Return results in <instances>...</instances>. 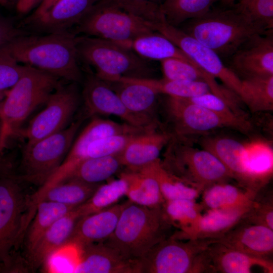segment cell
<instances>
[{"instance_id": "4fadbf2b", "label": "cell", "mask_w": 273, "mask_h": 273, "mask_svg": "<svg viewBox=\"0 0 273 273\" xmlns=\"http://www.w3.org/2000/svg\"><path fill=\"white\" fill-rule=\"evenodd\" d=\"M81 97L86 117L113 115L124 123L144 130L157 129L158 124L130 111L109 84L95 75H89L84 80Z\"/></svg>"}, {"instance_id": "30bf717a", "label": "cell", "mask_w": 273, "mask_h": 273, "mask_svg": "<svg viewBox=\"0 0 273 273\" xmlns=\"http://www.w3.org/2000/svg\"><path fill=\"white\" fill-rule=\"evenodd\" d=\"M17 176L0 175V272H6L24 234L27 198L23 195Z\"/></svg>"}, {"instance_id": "44dd1931", "label": "cell", "mask_w": 273, "mask_h": 273, "mask_svg": "<svg viewBox=\"0 0 273 273\" xmlns=\"http://www.w3.org/2000/svg\"><path fill=\"white\" fill-rule=\"evenodd\" d=\"M242 163L247 190L254 196L270 180L273 172V149L267 141L255 139L244 143Z\"/></svg>"}, {"instance_id": "8d00e7d4", "label": "cell", "mask_w": 273, "mask_h": 273, "mask_svg": "<svg viewBox=\"0 0 273 273\" xmlns=\"http://www.w3.org/2000/svg\"><path fill=\"white\" fill-rule=\"evenodd\" d=\"M218 0H165L159 6L164 21L178 27L185 22L202 17Z\"/></svg>"}, {"instance_id": "7dc6e473", "label": "cell", "mask_w": 273, "mask_h": 273, "mask_svg": "<svg viewBox=\"0 0 273 273\" xmlns=\"http://www.w3.org/2000/svg\"><path fill=\"white\" fill-rule=\"evenodd\" d=\"M7 137L5 134L4 124L0 120V149H3Z\"/></svg>"}, {"instance_id": "f5cc1de1", "label": "cell", "mask_w": 273, "mask_h": 273, "mask_svg": "<svg viewBox=\"0 0 273 273\" xmlns=\"http://www.w3.org/2000/svg\"><path fill=\"white\" fill-rule=\"evenodd\" d=\"M1 151H0V153H1Z\"/></svg>"}, {"instance_id": "4316f807", "label": "cell", "mask_w": 273, "mask_h": 273, "mask_svg": "<svg viewBox=\"0 0 273 273\" xmlns=\"http://www.w3.org/2000/svg\"><path fill=\"white\" fill-rule=\"evenodd\" d=\"M200 204L205 210L236 207H249L255 196L241 187L228 181L214 184L202 192Z\"/></svg>"}, {"instance_id": "f1b7e54d", "label": "cell", "mask_w": 273, "mask_h": 273, "mask_svg": "<svg viewBox=\"0 0 273 273\" xmlns=\"http://www.w3.org/2000/svg\"><path fill=\"white\" fill-rule=\"evenodd\" d=\"M128 47L147 61L175 58L194 63L171 40L156 31L134 39Z\"/></svg>"}, {"instance_id": "8992f818", "label": "cell", "mask_w": 273, "mask_h": 273, "mask_svg": "<svg viewBox=\"0 0 273 273\" xmlns=\"http://www.w3.org/2000/svg\"><path fill=\"white\" fill-rule=\"evenodd\" d=\"M161 163L170 173L203 191L216 183L233 179L227 168L212 153L194 148L186 138L172 136Z\"/></svg>"}, {"instance_id": "ee69618b", "label": "cell", "mask_w": 273, "mask_h": 273, "mask_svg": "<svg viewBox=\"0 0 273 273\" xmlns=\"http://www.w3.org/2000/svg\"><path fill=\"white\" fill-rule=\"evenodd\" d=\"M22 33L9 19L0 15V49L22 35Z\"/></svg>"}, {"instance_id": "836d02e7", "label": "cell", "mask_w": 273, "mask_h": 273, "mask_svg": "<svg viewBox=\"0 0 273 273\" xmlns=\"http://www.w3.org/2000/svg\"><path fill=\"white\" fill-rule=\"evenodd\" d=\"M101 184H88L68 178L48 190L39 202L52 201L75 208L86 202Z\"/></svg>"}, {"instance_id": "9c48e42d", "label": "cell", "mask_w": 273, "mask_h": 273, "mask_svg": "<svg viewBox=\"0 0 273 273\" xmlns=\"http://www.w3.org/2000/svg\"><path fill=\"white\" fill-rule=\"evenodd\" d=\"M215 241L180 240L171 235L138 260L139 273H200L201 254Z\"/></svg>"}, {"instance_id": "7c38bea8", "label": "cell", "mask_w": 273, "mask_h": 273, "mask_svg": "<svg viewBox=\"0 0 273 273\" xmlns=\"http://www.w3.org/2000/svg\"><path fill=\"white\" fill-rule=\"evenodd\" d=\"M154 27L155 31L171 40L197 65L219 79L225 86L239 96L241 79L223 63L216 53L179 28L171 26L165 21L155 24Z\"/></svg>"}, {"instance_id": "ffe728a7", "label": "cell", "mask_w": 273, "mask_h": 273, "mask_svg": "<svg viewBox=\"0 0 273 273\" xmlns=\"http://www.w3.org/2000/svg\"><path fill=\"white\" fill-rule=\"evenodd\" d=\"M250 207L206 210L187 231H175L171 236L180 240H216L242 221Z\"/></svg>"}, {"instance_id": "83f0119b", "label": "cell", "mask_w": 273, "mask_h": 273, "mask_svg": "<svg viewBox=\"0 0 273 273\" xmlns=\"http://www.w3.org/2000/svg\"><path fill=\"white\" fill-rule=\"evenodd\" d=\"M119 176L126 181L125 196L129 201L149 207H159L164 203L159 184L153 176L141 171L125 169Z\"/></svg>"}, {"instance_id": "e575fe53", "label": "cell", "mask_w": 273, "mask_h": 273, "mask_svg": "<svg viewBox=\"0 0 273 273\" xmlns=\"http://www.w3.org/2000/svg\"><path fill=\"white\" fill-rule=\"evenodd\" d=\"M139 134H116L98 139L85 134L78 140L77 149L83 161L90 158L115 155L120 153L131 139Z\"/></svg>"}, {"instance_id": "816d5d0a", "label": "cell", "mask_w": 273, "mask_h": 273, "mask_svg": "<svg viewBox=\"0 0 273 273\" xmlns=\"http://www.w3.org/2000/svg\"><path fill=\"white\" fill-rule=\"evenodd\" d=\"M223 3L225 5H232L233 4L236 0H221Z\"/></svg>"}, {"instance_id": "74e56055", "label": "cell", "mask_w": 273, "mask_h": 273, "mask_svg": "<svg viewBox=\"0 0 273 273\" xmlns=\"http://www.w3.org/2000/svg\"><path fill=\"white\" fill-rule=\"evenodd\" d=\"M127 185L121 177L101 184L92 196L84 203L74 208L80 218L109 207L123 196H125Z\"/></svg>"}, {"instance_id": "7bdbcfd3", "label": "cell", "mask_w": 273, "mask_h": 273, "mask_svg": "<svg viewBox=\"0 0 273 273\" xmlns=\"http://www.w3.org/2000/svg\"><path fill=\"white\" fill-rule=\"evenodd\" d=\"M25 67L14 58L8 45L0 49V91L11 89L21 77Z\"/></svg>"}, {"instance_id": "ab89813d", "label": "cell", "mask_w": 273, "mask_h": 273, "mask_svg": "<svg viewBox=\"0 0 273 273\" xmlns=\"http://www.w3.org/2000/svg\"><path fill=\"white\" fill-rule=\"evenodd\" d=\"M202 106L228 121L233 128L243 133H248L252 125L247 118L237 113L226 102L212 93L186 99Z\"/></svg>"}, {"instance_id": "7402d4cb", "label": "cell", "mask_w": 273, "mask_h": 273, "mask_svg": "<svg viewBox=\"0 0 273 273\" xmlns=\"http://www.w3.org/2000/svg\"><path fill=\"white\" fill-rule=\"evenodd\" d=\"M100 0H59L38 18L29 21L47 33L68 32Z\"/></svg>"}, {"instance_id": "d590c367", "label": "cell", "mask_w": 273, "mask_h": 273, "mask_svg": "<svg viewBox=\"0 0 273 273\" xmlns=\"http://www.w3.org/2000/svg\"><path fill=\"white\" fill-rule=\"evenodd\" d=\"M129 78L150 87L159 95L163 94L172 98L190 99L211 93L208 84L202 81L157 79L154 78Z\"/></svg>"}, {"instance_id": "681fc988", "label": "cell", "mask_w": 273, "mask_h": 273, "mask_svg": "<svg viewBox=\"0 0 273 273\" xmlns=\"http://www.w3.org/2000/svg\"><path fill=\"white\" fill-rule=\"evenodd\" d=\"M7 92L8 91H7V92L0 91V104L3 101V100L5 98V96H6Z\"/></svg>"}, {"instance_id": "3957f363", "label": "cell", "mask_w": 273, "mask_h": 273, "mask_svg": "<svg viewBox=\"0 0 273 273\" xmlns=\"http://www.w3.org/2000/svg\"><path fill=\"white\" fill-rule=\"evenodd\" d=\"M180 28L221 56H232L245 42L272 31L254 23L236 8L210 11Z\"/></svg>"}, {"instance_id": "7a4b0ae2", "label": "cell", "mask_w": 273, "mask_h": 273, "mask_svg": "<svg viewBox=\"0 0 273 273\" xmlns=\"http://www.w3.org/2000/svg\"><path fill=\"white\" fill-rule=\"evenodd\" d=\"M162 205L149 207L126 201L113 233L103 242L129 259H139L172 235L173 226Z\"/></svg>"}, {"instance_id": "d6a6232c", "label": "cell", "mask_w": 273, "mask_h": 273, "mask_svg": "<svg viewBox=\"0 0 273 273\" xmlns=\"http://www.w3.org/2000/svg\"><path fill=\"white\" fill-rule=\"evenodd\" d=\"M239 97L253 113L273 110V76L241 79Z\"/></svg>"}, {"instance_id": "603a6c76", "label": "cell", "mask_w": 273, "mask_h": 273, "mask_svg": "<svg viewBox=\"0 0 273 273\" xmlns=\"http://www.w3.org/2000/svg\"><path fill=\"white\" fill-rule=\"evenodd\" d=\"M79 218L74 208L55 221L26 254L25 262L28 267L33 270L39 268L59 249L65 247Z\"/></svg>"}, {"instance_id": "484cf974", "label": "cell", "mask_w": 273, "mask_h": 273, "mask_svg": "<svg viewBox=\"0 0 273 273\" xmlns=\"http://www.w3.org/2000/svg\"><path fill=\"white\" fill-rule=\"evenodd\" d=\"M244 143L228 137H206L200 141L202 148L214 155L224 165L238 185L247 191L242 163Z\"/></svg>"}, {"instance_id": "2e32d148", "label": "cell", "mask_w": 273, "mask_h": 273, "mask_svg": "<svg viewBox=\"0 0 273 273\" xmlns=\"http://www.w3.org/2000/svg\"><path fill=\"white\" fill-rule=\"evenodd\" d=\"M255 267L272 273V260L252 256L216 241L201 254V273H250Z\"/></svg>"}, {"instance_id": "f6af8a7d", "label": "cell", "mask_w": 273, "mask_h": 273, "mask_svg": "<svg viewBox=\"0 0 273 273\" xmlns=\"http://www.w3.org/2000/svg\"><path fill=\"white\" fill-rule=\"evenodd\" d=\"M42 0H16V8L17 12L21 14L29 12Z\"/></svg>"}, {"instance_id": "5bb4252c", "label": "cell", "mask_w": 273, "mask_h": 273, "mask_svg": "<svg viewBox=\"0 0 273 273\" xmlns=\"http://www.w3.org/2000/svg\"><path fill=\"white\" fill-rule=\"evenodd\" d=\"M164 111L171 126L172 136L186 138L191 135L206 133L232 125L209 109L184 99L167 96Z\"/></svg>"}, {"instance_id": "277c9868", "label": "cell", "mask_w": 273, "mask_h": 273, "mask_svg": "<svg viewBox=\"0 0 273 273\" xmlns=\"http://www.w3.org/2000/svg\"><path fill=\"white\" fill-rule=\"evenodd\" d=\"M154 24L122 0H100L76 26L75 31L128 47L134 39L155 31Z\"/></svg>"}, {"instance_id": "1f68e13d", "label": "cell", "mask_w": 273, "mask_h": 273, "mask_svg": "<svg viewBox=\"0 0 273 273\" xmlns=\"http://www.w3.org/2000/svg\"><path fill=\"white\" fill-rule=\"evenodd\" d=\"M122 167L119 153L90 158L81 162L67 179L73 178L92 184H103L119 173Z\"/></svg>"}, {"instance_id": "f546056e", "label": "cell", "mask_w": 273, "mask_h": 273, "mask_svg": "<svg viewBox=\"0 0 273 273\" xmlns=\"http://www.w3.org/2000/svg\"><path fill=\"white\" fill-rule=\"evenodd\" d=\"M74 208L52 201L39 202L24 235L26 254L33 248L39 239L55 221Z\"/></svg>"}, {"instance_id": "db71d44e", "label": "cell", "mask_w": 273, "mask_h": 273, "mask_svg": "<svg viewBox=\"0 0 273 273\" xmlns=\"http://www.w3.org/2000/svg\"><path fill=\"white\" fill-rule=\"evenodd\" d=\"M237 1H239V0H237Z\"/></svg>"}, {"instance_id": "4dcf8cb0", "label": "cell", "mask_w": 273, "mask_h": 273, "mask_svg": "<svg viewBox=\"0 0 273 273\" xmlns=\"http://www.w3.org/2000/svg\"><path fill=\"white\" fill-rule=\"evenodd\" d=\"M136 171L148 173L157 180L165 201L177 199L196 200L202 192L166 171L160 158Z\"/></svg>"}, {"instance_id": "d6986e66", "label": "cell", "mask_w": 273, "mask_h": 273, "mask_svg": "<svg viewBox=\"0 0 273 273\" xmlns=\"http://www.w3.org/2000/svg\"><path fill=\"white\" fill-rule=\"evenodd\" d=\"M125 202L116 203L100 211L80 218L65 246L78 249L103 242L113 233Z\"/></svg>"}, {"instance_id": "ba28073f", "label": "cell", "mask_w": 273, "mask_h": 273, "mask_svg": "<svg viewBox=\"0 0 273 273\" xmlns=\"http://www.w3.org/2000/svg\"><path fill=\"white\" fill-rule=\"evenodd\" d=\"M85 118L84 115L59 132L26 143L21 154L18 178L42 186L63 162Z\"/></svg>"}, {"instance_id": "6da1fadb", "label": "cell", "mask_w": 273, "mask_h": 273, "mask_svg": "<svg viewBox=\"0 0 273 273\" xmlns=\"http://www.w3.org/2000/svg\"><path fill=\"white\" fill-rule=\"evenodd\" d=\"M76 38L69 32L42 36L22 34L13 39L8 47L18 63L77 83L83 81V76Z\"/></svg>"}, {"instance_id": "f35d334b", "label": "cell", "mask_w": 273, "mask_h": 273, "mask_svg": "<svg viewBox=\"0 0 273 273\" xmlns=\"http://www.w3.org/2000/svg\"><path fill=\"white\" fill-rule=\"evenodd\" d=\"M162 207L167 220L179 233L187 231L194 224L204 210L200 203L190 199L165 201Z\"/></svg>"}, {"instance_id": "b9f144b4", "label": "cell", "mask_w": 273, "mask_h": 273, "mask_svg": "<svg viewBox=\"0 0 273 273\" xmlns=\"http://www.w3.org/2000/svg\"><path fill=\"white\" fill-rule=\"evenodd\" d=\"M243 221L264 225L273 230V195L272 191L257 193Z\"/></svg>"}, {"instance_id": "c3c4849f", "label": "cell", "mask_w": 273, "mask_h": 273, "mask_svg": "<svg viewBox=\"0 0 273 273\" xmlns=\"http://www.w3.org/2000/svg\"><path fill=\"white\" fill-rule=\"evenodd\" d=\"M133 1H136L138 2H142L151 3H154V4H156L160 5L165 0H133Z\"/></svg>"}, {"instance_id": "8fae6325", "label": "cell", "mask_w": 273, "mask_h": 273, "mask_svg": "<svg viewBox=\"0 0 273 273\" xmlns=\"http://www.w3.org/2000/svg\"><path fill=\"white\" fill-rule=\"evenodd\" d=\"M76 83L61 84L51 95L44 108L30 121L24 132L30 144L68 126L81 100Z\"/></svg>"}, {"instance_id": "bcb514c9", "label": "cell", "mask_w": 273, "mask_h": 273, "mask_svg": "<svg viewBox=\"0 0 273 273\" xmlns=\"http://www.w3.org/2000/svg\"><path fill=\"white\" fill-rule=\"evenodd\" d=\"M59 0H42L33 13L29 18V21L33 20L43 15Z\"/></svg>"}, {"instance_id": "5b68a950", "label": "cell", "mask_w": 273, "mask_h": 273, "mask_svg": "<svg viewBox=\"0 0 273 273\" xmlns=\"http://www.w3.org/2000/svg\"><path fill=\"white\" fill-rule=\"evenodd\" d=\"M76 40L79 60L93 67L95 75L105 81L153 78V70L147 60L129 47L85 35L76 36Z\"/></svg>"}, {"instance_id": "ac0fdd59", "label": "cell", "mask_w": 273, "mask_h": 273, "mask_svg": "<svg viewBox=\"0 0 273 273\" xmlns=\"http://www.w3.org/2000/svg\"><path fill=\"white\" fill-rule=\"evenodd\" d=\"M249 255L272 260L273 230L243 220L216 240Z\"/></svg>"}, {"instance_id": "60d3db41", "label": "cell", "mask_w": 273, "mask_h": 273, "mask_svg": "<svg viewBox=\"0 0 273 273\" xmlns=\"http://www.w3.org/2000/svg\"><path fill=\"white\" fill-rule=\"evenodd\" d=\"M234 5L241 14L267 30L273 28V0H239Z\"/></svg>"}, {"instance_id": "d4e9b609", "label": "cell", "mask_w": 273, "mask_h": 273, "mask_svg": "<svg viewBox=\"0 0 273 273\" xmlns=\"http://www.w3.org/2000/svg\"><path fill=\"white\" fill-rule=\"evenodd\" d=\"M107 82L130 111L152 123L159 125L156 116L159 94L153 89L126 77Z\"/></svg>"}, {"instance_id": "52a82bcc", "label": "cell", "mask_w": 273, "mask_h": 273, "mask_svg": "<svg viewBox=\"0 0 273 273\" xmlns=\"http://www.w3.org/2000/svg\"><path fill=\"white\" fill-rule=\"evenodd\" d=\"M24 73L0 104V120L7 138L17 133L25 120L37 107L44 104L61 84L59 78L25 65Z\"/></svg>"}, {"instance_id": "cb8c5ba5", "label": "cell", "mask_w": 273, "mask_h": 273, "mask_svg": "<svg viewBox=\"0 0 273 273\" xmlns=\"http://www.w3.org/2000/svg\"><path fill=\"white\" fill-rule=\"evenodd\" d=\"M171 137L168 131L157 129L136 135L119 153L123 167L136 171L159 159Z\"/></svg>"}, {"instance_id": "9a60e30c", "label": "cell", "mask_w": 273, "mask_h": 273, "mask_svg": "<svg viewBox=\"0 0 273 273\" xmlns=\"http://www.w3.org/2000/svg\"><path fill=\"white\" fill-rule=\"evenodd\" d=\"M232 57L230 69L238 77L240 75L245 79L273 76L272 32L254 36Z\"/></svg>"}, {"instance_id": "f907efd6", "label": "cell", "mask_w": 273, "mask_h": 273, "mask_svg": "<svg viewBox=\"0 0 273 273\" xmlns=\"http://www.w3.org/2000/svg\"><path fill=\"white\" fill-rule=\"evenodd\" d=\"M10 2V0H0V5L6 7L9 5Z\"/></svg>"}, {"instance_id": "e0dca14e", "label": "cell", "mask_w": 273, "mask_h": 273, "mask_svg": "<svg viewBox=\"0 0 273 273\" xmlns=\"http://www.w3.org/2000/svg\"><path fill=\"white\" fill-rule=\"evenodd\" d=\"M79 259L73 272L139 273L138 260L129 259L104 242L78 249Z\"/></svg>"}]
</instances>
